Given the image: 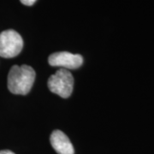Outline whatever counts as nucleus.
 I'll use <instances>...</instances> for the list:
<instances>
[{
	"label": "nucleus",
	"mask_w": 154,
	"mask_h": 154,
	"mask_svg": "<svg viewBox=\"0 0 154 154\" xmlns=\"http://www.w3.org/2000/svg\"><path fill=\"white\" fill-rule=\"evenodd\" d=\"M35 71L28 65H14L8 75V88L12 94H28L35 81Z\"/></svg>",
	"instance_id": "nucleus-1"
},
{
	"label": "nucleus",
	"mask_w": 154,
	"mask_h": 154,
	"mask_svg": "<svg viewBox=\"0 0 154 154\" xmlns=\"http://www.w3.org/2000/svg\"><path fill=\"white\" fill-rule=\"evenodd\" d=\"M48 88L53 94L61 98L67 99L71 95L74 88V78L70 72L65 69H60L48 80Z\"/></svg>",
	"instance_id": "nucleus-2"
},
{
	"label": "nucleus",
	"mask_w": 154,
	"mask_h": 154,
	"mask_svg": "<svg viewBox=\"0 0 154 154\" xmlns=\"http://www.w3.org/2000/svg\"><path fill=\"white\" fill-rule=\"evenodd\" d=\"M22 47L23 39L17 31L9 29L0 33V57H15L20 54Z\"/></svg>",
	"instance_id": "nucleus-3"
},
{
	"label": "nucleus",
	"mask_w": 154,
	"mask_h": 154,
	"mask_svg": "<svg viewBox=\"0 0 154 154\" xmlns=\"http://www.w3.org/2000/svg\"><path fill=\"white\" fill-rule=\"evenodd\" d=\"M48 62L51 66L62 67L65 69H76L82 65L83 57L80 54L59 51L50 55Z\"/></svg>",
	"instance_id": "nucleus-4"
},
{
	"label": "nucleus",
	"mask_w": 154,
	"mask_h": 154,
	"mask_svg": "<svg viewBox=\"0 0 154 154\" xmlns=\"http://www.w3.org/2000/svg\"><path fill=\"white\" fill-rule=\"evenodd\" d=\"M51 144L58 154H74L73 145L66 134L60 130H54L51 138Z\"/></svg>",
	"instance_id": "nucleus-5"
},
{
	"label": "nucleus",
	"mask_w": 154,
	"mask_h": 154,
	"mask_svg": "<svg viewBox=\"0 0 154 154\" xmlns=\"http://www.w3.org/2000/svg\"><path fill=\"white\" fill-rule=\"evenodd\" d=\"M20 1H21V3L23 4L24 5L31 6L33 5V4H34L37 0H20Z\"/></svg>",
	"instance_id": "nucleus-6"
},
{
	"label": "nucleus",
	"mask_w": 154,
	"mask_h": 154,
	"mask_svg": "<svg viewBox=\"0 0 154 154\" xmlns=\"http://www.w3.org/2000/svg\"><path fill=\"white\" fill-rule=\"evenodd\" d=\"M0 154H15L13 152L9 151V150H4V151H0Z\"/></svg>",
	"instance_id": "nucleus-7"
}]
</instances>
